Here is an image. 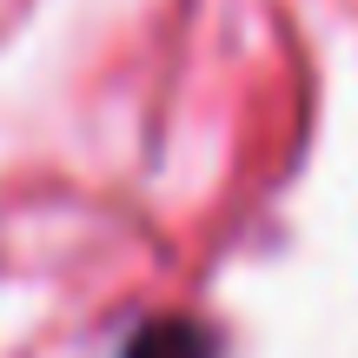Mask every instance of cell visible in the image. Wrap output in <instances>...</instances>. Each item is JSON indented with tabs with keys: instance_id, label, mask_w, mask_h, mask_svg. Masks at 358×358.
<instances>
[{
	"instance_id": "6da1fadb",
	"label": "cell",
	"mask_w": 358,
	"mask_h": 358,
	"mask_svg": "<svg viewBox=\"0 0 358 358\" xmlns=\"http://www.w3.org/2000/svg\"><path fill=\"white\" fill-rule=\"evenodd\" d=\"M120 358H219V345L199 319H146V325H133Z\"/></svg>"
}]
</instances>
